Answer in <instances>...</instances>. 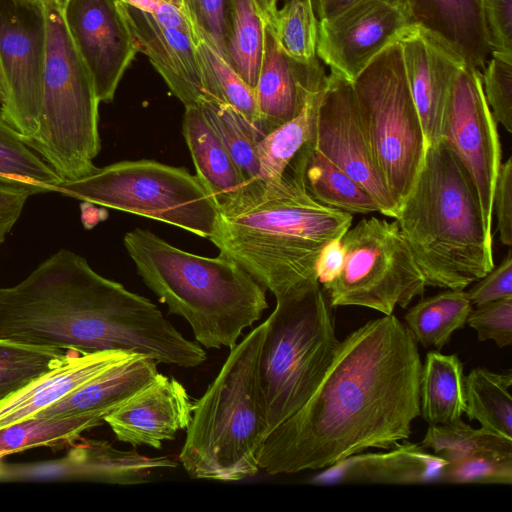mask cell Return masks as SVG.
I'll list each match as a JSON object with an SVG mask.
<instances>
[{"mask_svg": "<svg viewBox=\"0 0 512 512\" xmlns=\"http://www.w3.org/2000/svg\"><path fill=\"white\" fill-rule=\"evenodd\" d=\"M418 343L396 316L370 320L340 341L309 400L264 440L259 469L291 474L332 467L408 440L420 416Z\"/></svg>", "mask_w": 512, "mask_h": 512, "instance_id": "1", "label": "cell"}, {"mask_svg": "<svg viewBox=\"0 0 512 512\" xmlns=\"http://www.w3.org/2000/svg\"><path fill=\"white\" fill-rule=\"evenodd\" d=\"M0 338L81 353L120 350L183 368L207 358L153 302L98 274L68 249L0 288Z\"/></svg>", "mask_w": 512, "mask_h": 512, "instance_id": "2", "label": "cell"}, {"mask_svg": "<svg viewBox=\"0 0 512 512\" xmlns=\"http://www.w3.org/2000/svg\"><path fill=\"white\" fill-rule=\"evenodd\" d=\"M352 220L311 197L297 153L279 181L249 184L219 207L209 240L279 298L319 283L321 249Z\"/></svg>", "mask_w": 512, "mask_h": 512, "instance_id": "3", "label": "cell"}, {"mask_svg": "<svg viewBox=\"0 0 512 512\" xmlns=\"http://www.w3.org/2000/svg\"><path fill=\"white\" fill-rule=\"evenodd\" d=\"M395 219L426 286L463 290L494 267L476 188L442 138L428 146Z\"/></svg>", "mask_w": 512, "mask_h": 512, "instance_id": "4", "label": "cell"}, {"mask_svg": "<svg viewBox=\"0 0 512 512\" xmlns=\"http://www.w3.org/2000/svg\"><path fill=\"white\" fill-rule=\"evenodd\" d=\"M124 246L145 285L189 323L202 347L231 350L268 308L266 289L221 253L196 255L140 228L125 234Z\"/></svg>", "mask_w": 512, "mask_h": 512, "instance_id": "5", "label": "cell"}, {"mask_svg": "<svg viewBox=\"0 0 512 512\" xmlns=\"http://www.w3.org/2000/svg\"><path fill=\"white\" fill-rule=\"evenodd\" d=\"M265 322L230 350L223 366L195 402L179 454L193 479L239 481L260 469L266 414L258 377Z\"/></svg>", "mask_w": 512, "mask_h": 512, "instance_id": "6", "label": "cell"}, {"mask_svg": "<svg viewBox=\"0 0 512 512\" xmlns=\"http://www.w3.org/2000/svg\"><path fill=\"white\" fill-rule=\"evenodd\" d=\"M331 308L318 283L276 298L264 321L258 377L266 437L309 400L332 364L340 340Z\"/></svg>", "mask_w": 512, "mask_h": 512, "instance_id": "7", "label": "cell"}, {"mask_svg": "<svg viewBox=\"0 0 512 512\" xmlns=\"http://www.w3.org/2000/svg\"><path fill=\"white\" fill-rule=\"evenodd\" d=\"M46 66L36 132L25 144L61 181L82 178L97 167L99 103L93 79L65 26L62 0H46Z\"/></svg>", "mask_w": 512, "mask_h": 512, "instance_id": "8", "label": "cell"}, {"mask_svg": "<svg viewBox=\"0 0 512 512\" xmlns=\"http://www.w3.org/2000/svg\"><path fill=\"white\" fill-rule=\"evenodd\" d=\"M55 192L161 221L207 239L218 217L214 199L196 175L154 160L97 167L82 178L59 182Z\"/></svg>", "mask_w": 512, "mask_h": 512, "instance_id": "9", "label": "cell"}, {"mask_svg": "<svg viewBox=\"0 0 512 512\" xmlns=\"http://www.w3.org/2000/svg\"><path fill=\"white\" fill-rule=\"evenodd\" d=\"M352 84L374 163L400 209L422 167L428 144L399 43L385 48Z\"/></svg>", "mask_w": 512, "mask_h": 512, "instance_id": "10", "label": "cell"}, {"mask_svg": "<svg viewBox=\"0 0 512 512\" xmlns=\"http://www.w3.org/2000/svg\"><path fill=\"white\" fill-rule=\"evenodd\" d=\"M341 241L342 270L323 287L332 308L360 306L391 315L424 294V276L396 219L363 218Z\"/></svg>", "mask_w": 512, "mask_h": 512, "instance_id": "11", "label": "cell"}, {"mask_svg": "<svg viewBox=\"0 0 512 512\" xmlns=\"http://www.w3.org/2000/svg\"><path fill=\"white\" fill-rule=\"evenodd\" d=\"M47 22L44 4L0 0V67L5 99L0 115L22 137L37 130L46 66Z\"/></svg>", "mask_w": 512, "mask_h": 512, "instance_id": "12", "label": "cell"}, {"mask_svg": "<svg viewBox=\"0 0 512 512\" xmlns=\"http://www.w3.org/2000/svg\"><path fill=\"white\" fill-rule=\"evenodd\" d=\"M441 138L458 157L478 194L488 231L501 165L498 123L486 102L481 72L466 63L457 72L446 104Z\"/></svg>", "mask_w": 512, "mask_h": 512, "instance_id": "13", "label": "cell"}, {"mask_svg": "<svg viewBox=\"0 0 512 512\" xmlns=\"http://www.w3.org/2000/svg\"><path fill=\"white\" fill-rule=\"evenodd\" d=\"M310 143L367 191L379 213L393 219L398 216L399 207L374 163L351 81L329 73Z\"/></svg>", "mask_w": 512, "mask_h": 512, "instance_id": "14", "label": "cell"}, {"mask_svg": "<svg viewBox=\"0 0 512 512\" xmlns=\"http://www.w3.org/2000/svg\"><path fill=\"white\" fill-rule=\"evenodd\" d=\"M411 25L402 0H361L319 19L316 54L330 72L353 82Z\"/></svg>", "mask_w": 512, "mask_h": 512, "instance_id": "15", "label": "cell"}, {"mask_svg": "<svg viewBox=\"0 0 512 512\" xmlns=\"http://www.w3.org/2000/svg\"><path fill=\"white\" fill-rule=\"evenodd\" d=\"M68 34L88 68L100 102L113 101L136 53L121 0H62Z\"/></svg>", "mask_w": 512, "mask_h": 512, "instance_id": "16", "label": "cell"}, {"mask_svg": "<svg viewBox=\"0 0 512 512\" xmlns=\"http://www.w3.org/2000/svg\"><path fill=\"white\" fill-rule=\"evenodd\" d=\"M405 75L428 146L441 138L449 93L466 63L445 41L411 25L398 39Z\"/></svg>", "mask_w": 512, "mask_h": 512, "instance_id": "17", "label": "cell"}, {"mask_svg": "<svg viewBox=\"0 0 512 512\" xmlns=\"http://www.w3.org/2000/svg\"><path fill=\"white\" fill-rule=\"evenodd\" d=\"M195 402L174 377L158 373L145 387L118 406L105 418L120 442L160 449L186 429Z\"/></svg>", "mask_w": 512, "mask_h": 512, "instance_id": "18", "label": "cell"}, {"mask_svg": "<svg viewBox=\"0 0 512 512\" xmlns=\"http://www.w3.org/2000/svg\"><path fill=\"white\" fill-rule=\"evenodd\" d=\"M328 75L319 59L302 63L289 58L264 22V43L254 88L262 137L296 117L322 91Z\"/></svg>", "mask_w": 512, "mask_h": 512, "instance_id": "19", "label": "cell"}, {"mask_svg": "<svg viewBox=\"0 0 512 512\" xmlns=\"http://www.w3.org/2000/svg\"><path fill=\"white\" fill-rule=\"evenodd\" d=\"M122 2V1H121ZM138 51L144 53L185 107L198 106L205 93L190 28L167 26L122 2Z\"/></svg>", "mask_w": 512, "mask_h": 512, "instance_id": "20", "label": "cell"}, {"mask_svg": "<svg viewBox=\"0 0 512 512\" xmlns=\"http://www.w3.org/2000/svg\"><path fill=\"white\" fill-rule=\"evenodd\" d=\"M137 353L69 350L67 359L0 402V430L32 418L108 368Z\"/></svg>", "mask_w": 512, "mask_h": 512, "instance_id": "21", "label": "cell"}, {"mask_svg": "<svg viewBox=\"0 0 512 512\" xmlns=\"http://www.w3.org/2000/svg\"><path fill=\"white\" fill-rule=\"evenodd\" d=\"M446 460L407 440L385 452L358 453L326 468L316 483L418 484L439 481Z\"/></svg>", "mask_w": 512, "mask_h": 512, "instance_id": "22", "label": "cell"}, {"mask_svg": "<svg viewBox=\"0 0 512 512\" xmlns=\"http://www.w3.org/2000/svg\"><path fill=\"white\" fill-rule=\"evenodd\" d=\"M412 25L436 35L480 72L491 56L481 0H403Z\"/></svg>", "mask_w": 512, "mask_h": 512, "instance_id": "23", "label": "cell"}, {"mask_svg": "<svg viewBox=\"0 0 512 512\" xmlns=\"http://www.w3.org/2000/svg\"><path fill=\"white\" fill-rule=\"evenodd\" d=\"M157 364L158 362L150 357L135 354L103 371L33 417L56 418L78 414H99L106 418L154 379L159 373Z\"/></svg>", "mask_w": 512, "mask_h": 512, "instance_id": "24", "label": "cell"}, {"mask_svg": "<svg viewBox=\"0 0 512 512\" xmlns=\"http://www.w3.org/2000/svg\"><path fill=\"white\" fill-rule=\"evenodd\" d=\"M182 133L196 169L195 175L217 208L234 199L249 185L199 107H185Z\"/></svg>", "mask_w": 512, "mask_h": 512, "instance_id": "25", "label": "cell"}, {"mask_svg": "<svg viewBox=\"0 0 512 512\" xmlns=\"http://www.w3.org/2000/svg\"><path fill=\"white\" fill-rule=\"evenodd\" d=\"M68 476L111 484L132 485L149 481L158 469L175 468L167 456L148 457L136 450H119L107 441L84 440L64 460Z\"/></svg>", "mask_w": 512, "mask_h": 512, "instance_id": "26", "label": "cell"}, {"mask_svg": "<svg viewBox=\"0 0 512 512\" xmlns=\"http://www.w3.org/2000/svg\"><path fill=\"white\" fill-rule=\"evenodd\" d=\"M419 400L420 416L429 426L462 419L466 410L465 376L458 355L437 351L426 354L422 363Z\"/></svg>", "mask_w": 512, "mask_h": 512, "instance_id": "27", "label": "cell"}, {"mask_svg": "<svg viewBox=\"0 0 512 512\" xmlns=\"http://www.w3.org/2000/svg\"><path fill=\"white\" fill-rule=\"evenodd\" d=\"M191 26L205 97L233 108L262 138L254 89L238 75L213 41L193 22Z\"/></svg>", "mask_w": 512, "mask_h": 512, "instance_id": "28", "label": "cell"}, {"mask_svg": "<svg viewBox=\"0 0 512 512\" xmlns=\"http://www.w3.org/2000/svg\"><path fill=\"white\" fill-rule=\"evenodd\" d=\"M298 156L305 187L317 202L352 215L379 212L367 191L318 152L310 140Z\"/></svg>", "mask_w": 512, "mask_h": 512, "instance_id": "29", "label": "cell"}, {"mask_svg": "<svg viewBox=\"0 0 512 512\" xmlns=\"http://www.w3.org/2000/svg\"><path fill=\"white\" fill-rule=\"evenodd\" d=\"M472 304L466 291L446 289L422 298L404 315L415 341L425 348L441 350L452 334L467 323Z\"/></svg>", "mask_w": 512, "mask_h": 512, "instance_id": "30", "label": "cell"}, {"mask_svg": "<svg viewBox=\"0 0 512 512\" xmlns=\"http://www.w3.org/2000/svg\"><path fill=\"white\" fill-rule=\"evenodd\" d=\"M512 372L475 368L465 377V413L482 428L512 439Z\"/></svg>", "mask_w": 512, "mask_h": 512, "instance_id": "31", "label": "cell"}, {"mask_svg": "<svg viewBox=\"0 0 512 512\" xmlns=\"http://www.w3.org/2000/svg\"><path fill=\"white\" fill-rule=\"evenodd\" d=\"M264 22L252 0H228L224 57L253 89L260 69Z\"/></svg>", "mask_w": 512, "mask_h": 512, "instance_id": "32", "label": "cell"}, {"mask_svg": "<svg viewBox=\"0 0 512 512\" xmlns=\"http://www.w3.org/2000/svg\"><path fill=\"white\" fill-rule=\"evenodd\" d=\"M105 422L99 414H78L56 418H29L0 430V453L39 446L61 447L72 444L86 430Z\"/></svg>", "mask_w": 512, "mask_h": 512, "instance_id": "33", "label": "cell"}, {"mask_svg": "<svg viewBox=\"0 0 512 512\" xmlns=\"http://www.w3.org/2000/svg\"><path fill=\"white\" fill-rule=\"evenodd\" d=\"M322 91L312 96L296 117L259 140L257 156L265 183L279 181L297 153L311 139Z\"/></svg>", "mask_w": 512, "mask_h": 512, "instance_id": "34", "label": "cell"}, {"mask_svg": "<svg viewBox=\"0 0 512 512\" xmlns=\"http://www.w3.org/2000/svg\"><path fill=\"white\" fill-rule=\"evenodd\" d=\"M248 184L262 182L257 144L260 134L227 104L206 96L197 106Z\"/></svg>", "mask_w": 512, "mask_h": 512, "instance_id": "35", "label": "cell"}, {"mask_svg": "<svg viewBox=\"0 0 512 512\" xmlns=\"http://www.w3.org/2000/svg\"><path fill=\"white\" fill-rule=\"evenodd\" d=\"M420 444L446 462L479 453L512 454V439L482 427L475 429L462 419L429 426Z\"/></svg>", "mask_w": 512, "mask_h": 512, "instance_id": "36", "label": "cell"}, {"mask_svg": "<svg viewBox=\"0 0 512 512\" xmlns=\"http://www.w3.org/2000/svg\"><path fill=\"white\" fill-rule=\"evenodd\" d=\"M69 352L0 338V402L64 362Z\"/></svg>", "mask_w": 512, "mask_h": 512, "instance_id": "37", "label": "cell"}, {"mask_svg": "<svg viewBox=\"0 0 512 512\" xmlns=\"http://www.w3.org/2000/svg\"><path fill=\"white\" fill-rule=\"evenodd\" d=\"M268 24L277 45L289 58L302 63L318 58L319 19L313 0H286Z\"/></svg>", "mask_w": 512, "mask_h": 512, "instance_id": "38", "label": "cell"}, {"mask_svg": "<svg viewBox=\"0 0 512 512\" xmlns=\"http://www.w3.org/2000/svg\"><path fill=\"white\" fill-rule=\"evenodd\" d=\"M0 178L40 186L55 192L61 182L55 171L23 141L0 115Z\"/></svg>", "mask_w": 512, "mask_h": 512, "instance_id": "39", "label": "cell"}, {"mask_svg": "<svg viewBox=\"0 0 512 512\" xmlns=\"http://www.w3.org/2000/svg\"><path fill=\"white\" fill-rule=\"evenodd\" d=\"M439 482L512 484V454L479 453L446 462Z\"/></svg>", "mask_w": 512, "mask_h": 512, "instance_id": "40", "label": "cell"}, {"mask_svg": "<svg viewBox=\"0 0 512 512\" xmlns=\"http://www.w3.org/2000/svg\"><path fill=\"white\" fill-rule=\"evenodd\" d=\"M486 102L497 123L512 132V58L491 54L481 71Z\"/></svg>", "mask_w": 512, "mask_h": 512, "instance_id": "41", "label": "cell"}, {"mask_svg": "<svg viewBox=\"0 0 512 512\" xmlns=\"http://www.w3.org/2000/svg\"><path fill=\"white\" fill-rule=\"evenodd\" d=\"M468 325L481 342L492 340L500 348L512 344V297L490 301L472 308Z\"/></svg>", "mask_w": 512, "mask_h": 512, "instance_id": "42", "label": "cell"}, {"mask_svg": "<svg viewBox=\"0 0 512 512\" xmlns=\"http://www.w3.org/2000/svg\"><path fill=\"white\" fill-rule=\"evenodd\" d=\"M491 54L512 58V0H481Z\"/></svg>", "mask_w": 512, "mask_h": 512, "instance_id": "43", "label": "cell"}, {"mask_svg": "<svg viewBox=\"0 0 512 512\" xmlns=\"http://www.w3.org/2000/svg\"><path fill=\"white\" fill-rule=\"evenodd\" d=\"M188 18L224 56L228 0H181Z\"/></svg>", "mask_w": 512, "mask_h": 512, "instance_id": "44", "label": "cell"}, {"mask_svg": "<svg viewBox=\"0 0 512 512\" xmlns=\"http://www.w3.org/2000/svg\"><path fill=\"white\" fill-rule=\"evenodd\" d=\"M39 193L47 191L40 186L0 178V244L20 218L28 198Z\"/></svg>", "mask_w": 512, "mask_h": 512, "instance_id": "45", "label": "cell"}, {"mask_svg": "<svg viewBox=\"0 0 512 512\" xmlns=\"http://www.w3.org/2000/svg\"><path fill=\"white\" fill-rule=\"evenodd\" d=\"M472 306L512 297V252L466 291Z\"/></svg>", "mask_w": 512, "mask_h": 512, "instance_id": "46", "label": "cell"}, {"mask_svg": "<svg viewBox=\"0 0 512 512\" xmlns=\"http://www.w3.org/2000/svg\"><path fill=\"white\" fill-rule=\"evenodd\" d=\"M492 210L503 245H512V158L501 163L493 193Z\"/></svg>", "mask_w": 512, "mask_h": 512, "instance_id": "47", "label": "cell"}, {"mask_svg": "<svg viewBox=\"0 0 512 512\" xmlns=\"http://www.w3.org/2000/svg\"><path fill=\"white\" fill-rule=\"evenodd\" d=\"M122 2L144 11L161 24L190 28L191 23L182 4L171 0H121Z\"/></svg>", "mask_w": 512, "mask_h": 512, "instance_id": "48", "label": "cell"}, {"mask_svg": "<svg viewBox=\"0 0 512 512\" xmlns=\"http://www.w3.org/2000/svg\"><path fill=\"white\" fill-rule=\"evenodd\" d=\"M345 249L341 239L328 242L320 251L316 262V274L323 287L330 284L341 272Z\"/></svg>", "mask_w": 512, "mask_h": 512, "instance_id": "49", "label": "cell"}, {"mask_svg": "<svg viewBox=\"0 0 512 512\" xmlns=\"http://www.w3.org/2000/svg\"><path fill=\"white\" fill-rule=\"evenodd\" d=\"M359 1L361 0H313V4L318 19H323L335 16Z\"/></svg>", "mask_w": 512, "mask_h": 512, "instance_id": "50", "label": "cell"}, {"mask_svg": "<svg viewBox=\"0 0 512 512\" xmlns=\"http://www.w3.org/2000/svg\"><path fill=\"white\" fill-rule=\"evenodd\" d=\"M263 22L271 23L277 10L279 0H252Z\"/></svg>", "mask_w": 512, "mask_h": 512, "instance_id": "51", "label": "cell"}, {"mask_svg": "<svg viewBox=\"0 0 512 512\" xmlns=\"http://www.w3.org/2000/svg\"><path fill=\"white\" fill-rule=\"evenodd\" d=\"M4 99H5V87H4V82H3V77H2L1 67H0V105L2 104Z\"/></svg>", "mask_w": 512, "mask_h": 512, "instance_id": "52", "label": "cell"}, {"mask_svg": "<svg viewBox=\"0 0 512 512\" xmlns=\"http://www.w3.org/2000/svg\"><path fill=\"white\" fill-rule=\"evenodd\" d=\"M171 1H174V2H177V3L182 4V3H181V0H171Z\"/></svg>", "mask_w": 512, "mask_h": 512, "instance_id": "53", "label": "cell"}, {"mask_svg": "<svg viewBox=\"0 0 512 512\" xmlns=\"http://www.w3.org/2000/svg\"><path fill=\"white\" fill-rule=\"evenodd\" d=\"M34 1H39V2L44 3L46 0H34Z\"/></svg>", "mask_w": 512, "mask_h": 512, "instance_id": "54", "label": "cell"}, {"mask_svg": "<svg viewBox=\"0 0 512 512\" xmlns=\"http://www.w3.org/2000/svg\"><path fill=\"white\" fill-rule=\"evenodd\" d=\"M3 457V455L0 453V459ZM1 464V463H0Z\"/></svg>", "mask_w": 512, "mask_h": 512, "instance_id": "55", "label": "cell"}]
</instances>
